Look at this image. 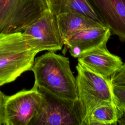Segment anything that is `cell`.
I'll use <instances>...</instances> for the list:
<instances>
[{
    "label": "cell",
    "mask_w": 125,
    "mask_h": 125,
    "mask_svg": "<svg viewBox=\"0 0 125 125\" xmlns=\"http://www.w3.org/2000/svg\"><path fill=\"white\" fill-rule=\"evenodd\" d=\"M106 26L97 27L80 30L64 43L71 55L79 58L98 48L106 46L111 36Z\"/></svg>",
    "instance_id": "obj_8"
},
{
    "label": "cell",
    "mask_w": 125,
    "mask_h": 125,
    "mask_svg": "<svg viewBox=\"0 0 125 125\" xmlns=\"http://www.w3.org/2000/svg\"><path fill=\"white\" fill-rule=\"evenodd\" d=\"M78 62L107 79H110L123 64L121 58L111 54L106 46L78 58Z\"/></svg>",
    "instance_id": "obj_10"
},
{
    "label": "cell",
    "mask_w": 125,
    "mask_h": 125,
    "mask_svg": "<svg viewBox=\"0 0 125 125\" xmlns=\"http://www.w3.org/2000/svg\"><path fill=\"white\" fill-rule=\"evenodd\" d=\"M39 89L42 101L29 125H82L78 101L63 99Z\"/></svg>",
    "instance_id": "obj_5"
},
{
    "label": "cell",
    "mask_w": 125,
    "mask_h": 125,
    "mask_svg": "<svg viewBox=\"0 0 125 125\" xmlns=\"http://www.w3.org/2000/svg\"><path fill=\"white\" fill-rule=\"evenodd\" d=\"M47 4L49 10L55 16L62 13L75 12L104 25L89 0H49Z\"/></svg>",
    "instance_id": "obj_12"
},
{
    "label": "cell",
    "mask_w": 125,
    "mask_h": 125,
    "mask_svg": "<svg viewBox=\"0 0 125 125\" xmlns=\"http://www.w3.org/2000/svg\"><path fill=\"white\" fill-rule=\"evenodd\" d=\"M22 33L38 53L45 50L56 52L64 45L56 16L48 8Z\"/></svg>",
    "instance_id": "obj_6"
},
{
    "label": "cell",
    "mask_w": 125,
    "mask_h": 125,
    "mask_svg": "<svg viewBox=\"0 0 125 125\" xmlns=\"http://www.w3.org/2000/svg\"><path fill=\"white\" fill-rule=\"evenodd\" d=\"M111 34L125 41V0H89Z\"/></svg>",
    "instance_id": "obj_9"
},
{
    "label": "cell",
    "mask_w": 125,
    "mask_h": 125,
    "mask_svg": "<svg viewBox=\"0 0 125 125\" xmlns=\"http://www.w3.org/2000/svg\"><path fill=\"white\" fill-rule=\"evenodd\" d=\"M56 17L64 43L71 36L80 30L105 26L85 16L75 12L62 13L56 16Z\"/></svg>",
    "instance_id": "obj_11"
},
{
    "label": "cell",
    "mask_w": 125,
    "mask_h": 125,
    "mask_svg": "<svg viewBox=\"0 0 125 125\" xmlns=\"http://www.w3.org/2000/svg\"><path fill=\"white\" fill-rule=\"evenodd\" d=\"M124 113L114 102L104 104L92 110L83 125H116Z\"/></svg>",
    "instance_id": "obj_13"
},
{
    "label": "cell",
    "mask_w": 125,
    "mask_h": 125,
    "mask_svg": "<svg viewBox=\"0 0 125 125\" xmlns=\"http://www.w3.org/2000/svg\"><path fill=\"white\" fill-rule=\"evenodd\" d=\"M31 70L39 89L63 99L78 101L76 78L68 58L48 51L35 59Z\"/></svg>",
    "instance_id": "obj_1"
},
{
    "label": "cell",
    "mask_w": 125,
    "mask_h": 125,
    "mask_svg": "<svg viewBox=\"0 0 125 125\" xmlns=\"http://www.w3.org/2000/svg\"><path fill=\"white\" fill-rule=\"evenodd\" d=\"M76 68L78 101L83 125L94 108L104 104L114 103V100L110 79L102 77L79 62Z\"/></svg>",
    "instance_id": "obj_3"
},
{
    "label": "cell",
    "mask_w": 125,
    "mask_h": 125,
    "mask_svg": "<svg viewBox=\"0 0 125 125\" xmlns=\"http://www.w3.org/2000/svg\"><path fill=\"white\" fill-rule=\"evenodd\" d=\"M42 94L35 84L7 96L4 107V125H29L42 101Z\"/></svg>",
    "instance_id": "obj_7"
},
{
    "label": "cell",
    "mask_w": 125,
    "mask_h": 125,
    "mask_svg": "<svg viewBox=\"0 0 125 125\" xmlns=\"http://www.w3.org/2000/svg\"><path fill=\"white\" fill-rule=\"evenodd\" d=\"M47 9L46 0H0V33L22 32Z\"/></svg>",
    "instance_id": "obj_4"
},
{
    "label": "cell",
    "mask_w": 125,
    "mask_h": 125,
    "mask_svg": "<svg viewBox=\"0 0 125 125\" xmlns=\"http://www.w3.org/2000/svg\"><path fill=\"white\" fill-rule=\"evenodd\" d=\"M124 113H125V111H124Z\"/></svg>",
    "instance_id": "obj_18"
},
{
    "label": "cell",
    "mask_w": 125,
    "mask_h": 125,
    "mask_svg": "<svg viewBox=\"0 0 125 125\" xmlns=\"http://www.w3.org/2000/svg\"><path fill=\"white\" fill-rule=\"evenodd\" d=\"M37 53L22 32L0 33V87L31 70Z\"/></svg>",
    "instance_id": "obj_2"
},
{
    "label": "cell",
    "mask_w": 125,
    "mask_h": 125,
    "mask_svg": "<svg viewBox=\"0 0 125 125\" xmlns=\"http://www.w3.org/2000/svg\"><path fill=\"white\" fill-rule=\"evenodd\" d=\"M7 96L0 91V125H4V107Z\"/></svg>",
    "instance_id": "obj_16"
},
{
    "label": "cell",
    "mask_w": 125,
    "mask_h": 125,
    "mask_svg": "<svg viewBox=\"0 0 125 125\" xmlns=\"http://www.w3.org/2000/svg\"><path fill=\"white\" fill-rule=\"evenodd\" d=\"M114 102L121 111H125V85H112Z\"/></svg>",
    "instance_id": "obj_14"
},
{
    "label": "cell",
    "mask_w": 125,
    "mask_h": 125,
    "mask_svg": "<svg viewBox=\"0 0 125 125\" xmlns=\"http://www.w3.org/2000/svg\"><path fill=\"white\" fill-rule=\"evenodd\" d=\"M112 85H125V62L110 79Z\"/></svg>",
    "instance_id": "obj_15"
},
{
    "label": "cell",
    "mask_w": 125,
    "mask_h": 125,
    "mask_svg": "<svg viewBox=\"0 0 125 125\" xmlns=\"http://www.w3.org/2000/svg\"><path fill=\"white\" fill-rule=\"evenodd\" d=\"M46 0V1H48L49 0Z\"/></svg>",
    "instance_id": "obj_17"
}]
</instances>
